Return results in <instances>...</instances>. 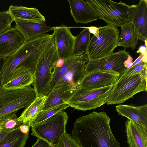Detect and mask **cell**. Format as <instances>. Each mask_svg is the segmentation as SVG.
Instances as JSON below:
<instances>
[{
    "instance_id": "obj_1",
    "label": "cell",
    "mask_w": 147,
    "mask_h": 147,
    "mask_svg": "<svg viewBox=\"0 0 147 147\" xmlns=\"http://www.w3.org/2000/svg\"><path fill=\"white\" fill-rule=\"evenodd\" d=\"M110 120L104 111L80 117L74 123L72 137L81 147H120L111 130Z\"/></svg>"
},
{
    "instance_id": "obj_2",
    "label": "cell",
    "mask_w": 147,
    "mask_h": 147,
    "mask_svg": "<svg viewBox=\"0 0 147 147\" xmlns=\"http://www.w3.org/2000/svg\"><path fill=\"white\" fill-rule=\"evenodd\" d=\"M54 43L53 34H46L25 41L16 51L5 59L2 85L24 70H29L34 74L40 58Z\"/></svg>"
},
{
    "instance_id": "obj_3",
    "label": "cell",
    "mask_w": 147,
    "mask_h": 147,
    "mask_svg": "<svg viewBox=\"0 0 147 147\" xmlns=\"http://www.w3.org/2000/svg\"><path fill=\"white\" fill-rule=\"evenodd\" d=\"M85 2L98 18L104 21L107 25L117 27L131 20L137 5L111 0H86Z\"/></svg>"
},
{
    "instance_id": "obj_4",
    "label": "cell",
    "mask_w": 147,
    "mask_h": 147,
    "mask_svg": "<svg viewBox=\"0 0 147 147\" xmlns=\"http://www.w3.org/2000/svg\"><path fill=\"white\" fill-rule=\"evenodd\" d=\"M113 85L91 90L76 88L64 93L63 101L69 107L78 110L94 109L106 104Z\"/></svg>"
},
{
    "instance_id": "obj_5",
    "label": "cell",
    "mask_w": 147,
    "mask_h": 147,
    "mask_svg": "<svg viewBox=\"0 0 147 147\" xmlns=\"http://www.w3.org/2000/svg\"><path fill=\"white\" fill-rule=\"evenodd\" d=\"M58 59L54 43L40 58L34 74L32 84L37 96H47L51 91L50 85Z\"/></svg>"
},
{
    "instance_id": "obj_6",
    "label": "cell",
    "mask_w": 147,
    "mask_h": 147,
    "mask_svg": "<svg viewBox=\"0 0 147 147\" xmlns=\"http://www.w3.org/2000/svg\"><path fill=\"white\" fill-rule=\"evenodd\" d=\"M147 77L140 74L120 76L107 99V105L119 104L140 92L147 91Z\"/></svg>"
},
{
    "instance_id": "obj_7",
    "label": "cell",
    "mask_w": 147,
    "mask_h": 147,
    "mask_svg": "<svg viewBox=\"0 0 147 147\" xmlns=\"http://www.w3.org/2000/svg\"><path fill=\"white\" fill-rule=\"evenodd\" d=\"M37 96L30 86L16 89L0 88V119L28 106Z\"/></svg>"
},
{
    "instance_id": "obj_8",
    "label": "cell",
    "mask_w": 147,
    "mask_h": 147,
    "mask_svg": "<svg viewBox=\"0 0 147 147\" xmlns=\"http://www.w3.org/2000/svg\"><path fill=\"white\" fill-rule=\"evenodd\" d=\"M99 28L98 36L94 35L90 41L86 52L89 60L106 56L118 46L119 31L117 27L107 25Z\"/></svg>"
},
{
    "instance_id": "obj_9",
    "label": "cell",
    "mask_w": 147,
    "mask_h": 147,
    "mask_svg": "<svg viewBox=\"0 0 147 147\" xmlns=\"http://www.w3.org/2000/svg\"><path fill=\"white\" fill-rule=\"evenodd\" d=\"M66 112L61 111L49 118L31 127V135L47 142L52 147L58 143L66 131L68 121Z\"/></svg>"
},
{
    "instance_id": "obj_10",
    "label": "cell",
    "mask_w": 147,
    "mask_h": 147,
    "mask_svg": "<svg viewBox=\"0 0 147 147\" xmlns=\"http://www.w3.org/2000/svg\"><path fill=\"white\" fill-rule=\"evenodd\" d=\"M129 55L125 48L98 59L89 60L85 65V75L95 71H111L121 75L127 69L124 63Z\"/></svg>"
},
{
    "instance_id": "obj_11",
    "label": "cell",
    "mask_w": 147,
    "mask_h": 147,
    "mask_svg": "<svg viewBox=\"0 0 147 147\" xmlns=\"http://www.w3.org/2000/svg\"><path fill=\"white\" fill-rule=\"evenodd\" d=\"M71 28L64 25L52 27L54 44L59 59L65 61L73 55L76 36L72 34Z\"/></svg>"
},
{
    "instance_id": "obj_12",
    "label": "cell",
    "mask_w": 147,
    "mask_h": 147,
    "mask_svg": "<svg viewBox=\"0 0 147 147\" xmlns=\"http://www.w3.org/2000/svg\"><path fill=\"white\" fill-rule=\"evenodd\" d=\"M120 75L113 71H98L84 75L76 88L87 90L97 89L114 84Z\"/></svg>"
},
{
    "instance_id": "obj_13",
    "label": "cell",
    "mask_w": 147,
    "mask_h": 147,
    "mask_svg": "<svg viewBox=\"0 0 147 147\" xmlns=\"http://www.w3.org/2000/svg\"><path fill=\"white\" fill-rule=\"evenodd\" d=\"M25 41L20 32L14 28L0 34V58L5 59L15 52Z\"/></svg>"
},
{
    "instance_id": "obj_14",
    "label": "cell",
    "mask_w": 147,
    "mask_h": 147,
    "mask_svg": "<svg viewBox=\"0 0 147 147\" xmlns=\"http://www.w3.org/2000/svg\"><path fill=\"white\" fill-rule=\"evenodd\" d=\"M14 21L15 24L13 28L20 32L26 41L45 34L52 30V27L45 23L18 18L14 19Z\"/></svg>"
},
{
    "instance_id": "obj_15",
    "label": "cell",
    "mask_w": 147,
    "mask_h": 147,
    "mask_svg": "<svg viewBox=\"0 0 147 147\" xmlns=\"http://www.w3.org/2000/svg\"><path fill=\"white\" fill-rule=\"evenodd\" d=\"M137 38L144 42L147 39V1L140 0L131 20Z\"/></svg>"
},
{
    "instance_id": "obj_16",
    "label": "cell",
    "mask_w": 147,
    "mask_h": 147,
    "mask_svg": "<svg viewBox=\"0 0 147 147\" xmlns=\"http://www.w3.org/2000/svg\"><path fill=\"white\" fill-rule=\"evenodd\" d=\"M125 124L128 147H147V129L128 119Z\"/></svg>"
},
{
    "instance_id": "obj_17",
    "label": "cell",
    "mask_w": 147,
    "mask_h": 147,
    "mask_svg": "<svg viewBox=\"0 0 147 147\" xmlns=\"http://www.w3.org/2000/svg\"><path fill=\"white\" fill-rule=\"evenodd\" d=\"M70 11L77 23L87 24L97 20L98 17L85 2L82 0H68Z\"/></svg>"
},
{
    "instance_id": "obj_18",
    "label": "cell",
    "mask_w": 147,
    "mask_h": 147,
    "mask_svg": "<svg viewBox=\"0 0 147 147\" xmlns=\"http://www.w3.org/2000/svg\"><path fill=\"white\" fill-rule=\"evenodd\" d=\"M119 115L147 129V104L140 106L119 105L116 106Z\"/></svg>"
},
{
    "instance_id": "obj_19",
    "label": "cell",
    "mask_w": 147,
    "mask_h": 147,
    "mask_svg": "<svg viewBox=\"0 0 147 147\" xmlns=\"http://www.w3.org/2000/svg\"><path fill=\"white\" fill-rule=\"evenodd\" d=\"M86 63L85 62H79L71 65L67 70L54 87L65 84L74 89L77 87L84 76Z\"/></svg>"
},
{
    "instance_id": "obj_20",
    "label": "cell",
    "mask_w": 147,
    "mask_h": 147,
    "mask_svg": "<svg viewBox=\"0 0 147 147\" xmlns=\"http://www.w3.org/2000/svg\"><path fill=\"white\" fill-rule=\"evenodd\" d=\"M7 10L13 20L21 19L39 23L46 21L45 16L36 8L11 5Z\"/></svg>"
},
{
    "instance_id": "obj_21",
    "label": "cell",
    "mask_w": 147,
    "mask_h": 147,
    "mask_svg": "<svg viewBox=\"0 0 147 147\" xmlns=\"http://www.w3.org/2000/svg\"><path fill=\"white\" fill-rule=\"evenodd\" d=\"M73 89L65 84L54 87L46 96L42 111L47 110L65 104L63 100V94L65 92Z\"/></svg>"
},
{
    "instance_id": "obj_22",
    "label": "cell",
    "mask_w": 147,
    "mask_h": 147,
    "mask_svg": "<svg viewBox=\"0 0 147 147\" xmlns=\"http://www.w3.org/2000/svg\"><path fill=\"white\" fill-rule=\"evenodd\" d=\"M121 27L118 46H121L125 48H131L132 50L135 49L138 43V39L131 21L130 20L127 22Z\"/></svg>"
},
{
    "instance_id": "obj_23",
    "label": "cell",
    "mask_w": 147,
    "mask_h": 147,
    "mask_svg": "<svg viewBox=\"0 0 147 147\" xmlns=\"http://www.w3.org/2000/svg\"><path fill=\"white\" fill-rule=\"evenodd\" d=\"M46 96H37L35 99L24 110L18 121L23 123H26L30 127L31 123L34 120L43 107Z\"/></svg>"
},
{
    "instance_id": "obj_24",
    "label": "cell",
    "mask_w": 147,
    "mask_h": 147,
    "mask_svg": "<svg viewBox=\"0 0 147 147\" xmlns=\"http://www.w3.org/2000/svg\"><path fill=\"white\" fill-rule=\"evenodd\" d=\"M34 80V74L30 71L24 70L2 86L7 89H16L32 84Z\"/></svg>"
},
{
    "instance_id": "obj_25",
    "label": "cell",
    "mask_w": 147,
    "mask_h": 147,
    "mask_svg": "<svg viewBox=\"0 0 147 147\" xmlns=\"http://www.w3.org/2000/svg\"><path fill=\"white\" fill-rule=\"evenodd\" d=\"M89 60L87 53H86L80 55H73L65 60L61 66L56 68L51 84V90L54 88L67 70L71 65L79 62L86 63Z\"/></svg>"
},
{
    "instance_id": "obj_26",
    "label": "cell",
    "mask_w": 147,
    "mask_h": 147,
    "mask_svg": "<svg viewBox=\"0 0 147 147\" xmlns=\"http://www.w3.org/2000/svg\"><path fill=\"white\" fill-rule=\"evenodd\" d=\"M29 134L22 132L19 127L0 141V147H24L29 138Z\"/></svg>"
},
{
    "instance_id": "obj_27",
    "label": "cell",
    "mask_w": 147,
    "mask_h": 147,
    "mask_svg": "<svg viewBox=\"0 0 147 147\" xmlns=\"http://www.w3.org/2000/svg\"><path fill=\"white\" fill-rule=\"evenodd\" d=\"M77 27L84 29L76 36L73 55H80L87 52L91 38L90 33L87 27Z\"/></svg>"
},
{
    "instance_id": "obj_28",
    "label": "cell",
    "mask_w": 147,
    "mask_h": 147,
    "mask_svg": "<svg viewBox=\"0 0 147 147\" xmlns=\"http://www.w3.org/2000/svg\"><path fill=\"white\" fill-rule=\"evenodd\" d=\"M16 112L7 115L0 119L1 131L9 132L18 128L22 123L18 119Z\"/></svg>"
},
{
    "instance_id": "obj_29",
    "label": "cell",
    "mask_w": 147,
    "mask_h": 147,
    "mask_svg": "<svg viewBox=\"0 0 147 147\" xmlns=\"http://www.w3.org/2000/svg\"><path fill=\"white\" fill-rule=\"evenodd\" d=\"M69 107L68 104L65 103L47 110L41 111L31 123L30 127L46 120L61 111H64Z\"/></svg>"
},
{
    "instance_id": "obj_30",
    "label": "cell",
    "mask_w": 147,
    "mask_h": 147,
    "mask_svg": "<svg viewBox=\"0 0 147 147\" xmlns=\"http://www.w3.org/2000/svg\"><path fill=\"white\" fill-rule=\"evenodd\" d=\"M140 74L147 77V63L142 61L139 63L127 68L120 76Z\"/></svg>"
},
{
    "instance_id": "obj_31",
    "label": "cell",
    "mask_w": 147,
    "mask_h": 147,
    "mask_svg": "<svg viewBox=\"0 0 147 147\" xmlns=\"http://www.w3.org/2000/svg\"><path fill=\"white\" fill-rule=\"evenodd\" d=\"M13 21L8 10L0 11V34L11 28Z\"/></svg>"
},
{
    "instance_id": "obj_32",
    "label": "cell",
    "mask_w": 147,
    "mask_h": 147,
    "mask_svg": "<svg viewBox=\"0 0 147 147\" xmlns=\"http://www.w3.org/2000/svg\"><path fill=\"white\" fill-rule=\"evenodd\" d=\"M55 147H81L77 141L66 132Z\"/></svg>"
},
{
    "instance_id": "obj_33",
    "label": "cell",
    "mask_w": 147,
    "mask_h": 147,
    "mask_svg": "<svg viewBox=\"0 0 147 147\" xmlns=\"http://www.w3.org/2000/svg\"><path fill=\"white\" fill-rule=\"evenodd\" d=\"M37 139L36 143L31 147H50V144L46 141L39 138Z\"/></svg>"
},
{
    "instance_id": "obj_34",
    "label": "cell",
    "mask_w": 147,
    "mask_h": 147,
    "mask_svg": "<svg viewBox=\"0 0 147 147\" xmlns=\"http://www.w3.org/2000/svg\"><path fill=\"white\" fill-rule=\"evenodd\" d=\"M30 126L29 124L26 123H22L20 126V131L22 133L25 134H29Z\"/></svg>"
},
{
    "instance_id": "obj_35",
    "label": "cell",
    "mask_w": 147,
    "mask_h": 147,
    "mask_svg": "<svg viewBox=\"0 0 147 147\" xmlns=\"http://www.w3.org/2000/svg\"><path fill=\"white\" fill-rule=\"evenodd\" d=\"M90 33L94 34L97 37L98 35L99 28L95 26H92L87 27Z\"/></svg>"
},
{
    "instance_id": "obj_36",
    "label": "cell",
    "mask_w": 147,
    "mask_h": 147,
    "mask_svg": "<svg viewBox=\"0 0 147 147\" xmlns=\"http://www.w3.org/2000/svg\"><path fill=\"white\" fill-rule=\"evenodd\" d=\"M133 59L129 55H128L127 59L125 61L124 64L125 67L128 68L131 67L132 65V61Z\"/></svg>"
},
{
    "instance_id": "obj_37",
    "label": "cell",
    "mask_w": 147,
    "mask_h": 147,
    "mask_svg": "<svg viewBox=\"0 0 147 147\" xmlns=\"http://www.w3.org/2000/svg\"><path fill=\"white\" fill-rule=\"evenodd\" d=\"M5 59L0 58V88L2 86L1 84L2 75Z\"/></svg>"
},
{
    "instance_id": "obj_38",
    "label": "cell",
    "mask_w": 147,
    "mask_h": 147,
    "mask_svg": "<svg viewBox=\"0 0 147 147\" xmlns=\"http://www.w3.org/2000/svg\"><path fill=\"white\" fill-rule=\"evenodd\" d=\"M147 52V46L145 45L140 46L136 51L137 53H139L142 55L144 54Z\"/></svg>"
},
{
    "instance_id": "obj_39",
    "label": "cell",
    "mask_w": 147,
    "mask_h": 147,
    "mask_svg": "<svg viewBox=\"0 0 147 147\" xmlns=\"http://www.w3.org/2000/svg\"><path fill=\"white\" fill-rule=\"evenodd\" d=\"M144 55L140 54L138 58L134 62H132V66L140 63L142 61V59L144 55Z\"/></svg>"
},
{
    "instance_id": "obj_40",
    "label": "cell",
    "mask_w": 147,
    "mask_h": 147,
    "mask_svg": "<svg viewBox=\"0 0 147 147\" xmlns=\"http://www.w3.org/2000/svg\"><path fill=\"white\" fill-rule=\"evenodd\" d=\"M11 131L7 132L1 131L0 132V141L5 136Z\"/></svg>"
},
{
    "instance_id": "obj_41",
    "label": "cell",
    "mask_w": 147,
    "mask_h": 147,
    "mask_svg": "<svg viewBox=\"0 0 147 147\" xmlns=\"http://www.w3.org/2000/svg\"><path fill=\"white\" fill-rule=\"evenodd\" d=\"M142 61L143 62L147 63V52L145 53L142 59Z\"/></svg>"
},
{
    "instance_id": "obj_42",
    "label": "cell",
    "mask_w": 147,
    "mask_h": 147,
    "mask_svg": "<svg viewBox=\"0 0 147 147\" xmlns=\"http://www.w3.org/2000/svg\"><path fill=\"white\" fill-rule=\"evenodd\" d=\"M1 128L0 127V132L1 131Z\"/></svg>"
}]
</instances>
